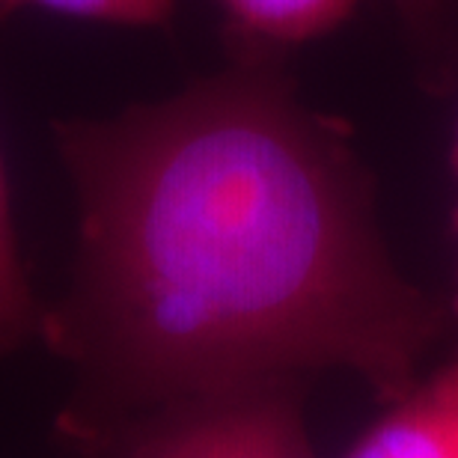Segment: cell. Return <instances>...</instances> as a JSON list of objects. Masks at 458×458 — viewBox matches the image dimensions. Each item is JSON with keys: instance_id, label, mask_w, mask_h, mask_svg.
<instances>
[{"instance_id": "obj_1", "label": "cell", "mask_w": 458, "mask_h": 458, "mask_svg": "<svg viewBox=\"0 0 458 458\" xmlns=\"http://www.w3.org/2000/svg\"><path fill=\"white\" fill-rule=\"evenodd\" d=\"M51 134L78 244L39 340L72 372L75 446L164 402L325 369L387 408L453 325L393 265L352 134L301 102L277 51Z\"/></svg>"}, {"instance_id": "obj_2", "label": "cell", "mask_w": 458, "mask_h": 458, "mask_svg": "<svg viewBox=\"0 0 458 458\" xmlns=\"http://www.w3.org/2000/svg\"><path fill=\"white\" fill-rule=\"evenodd\" d=\"M307 381H262L173 399L81 444L96 458H316Z\"/></svg>"}, {"instance_id": "obj_3", "label": "cell", "mask_w": 458, "mask_h": 458, "mask_svg": "<svg viewBox=\"0 0 458 458\" xmlns=\"http://www.w3.org/2000/svg\"><path fill=\"white\" fill-rule=\"evenodd\" d=\"M343 458H458V352L387 405Z\"/></svg>"}, {"instance_id": "obj_4", "label": "cell", "mask_w": 458, "mask_h": 458, "mask_svg": "<svg viewBox=\"0 0 458 458\" xmlns=\"http://www.w3.org/2000/svg\"><path fill=\"white\" fill-rule=\"evenodd\" d=\"M247 48L280 51L340 27L360 0H217Z\"/></svg>"}, {"instance_id": "obj_5", "label": "cell", "mask_w": 458, "mask_h": 458, "mask_svg": "<svg viewBox=\"0 0 458 458\" xmlns=\"http://www.w3.org/2000/svg\"><path fill=\"white\" fill-rule=\"evenodd\" d=\"M39 322L42 304L33 295L30 277L18 253L6 173L0 161V360L13 357L27 343L39 340Z\"/></svg>"}, {"instance_id": "obj_6", "label": "cell", "mask_w": 458, "mask_h": 458, "mask_svg": "<svg viewBox=\"0 0 458 458\" xmlns=\"http://www.w3.org/2000/svg\"><path fill=\"white\" fill-rule=\"evenodd\" d=\"M21 9H51L114 27H164L173 18L176 0H0V24Z\"/></svg>"}, {"instance_id": "obj_7", "label": "cell", "mask_w": 458, "mask_h": 458, "mask_svg": "<svg viewBox=\"0 0 458 458\" xmlns=\"http://www.w3.org/2000/svg\"><path fill=\"white\" fill-rule=\"evenodd\" d=\"M402 15V21L417 42L432 45L435 57L441 54V39L450 33V21L455 15V0H393Z\"/></svg>"}, {"instance_id": "obj_8", "label": "cell", "mask_w": 458, "mask_h": 458, "mask_svg": "<svg viewBox=\"0 0 458 458\" xmlns=\"http://www.w3.org/2000/svg\"><path fill=\"white\" fill-rule=\"evenodd\" d=\"M453 170H455V179H458V125H455V140H453ZM455 229H458V206H455ZM453 322L458 325V289H455V298H453Z\"/></svg>"}]
</instances>
